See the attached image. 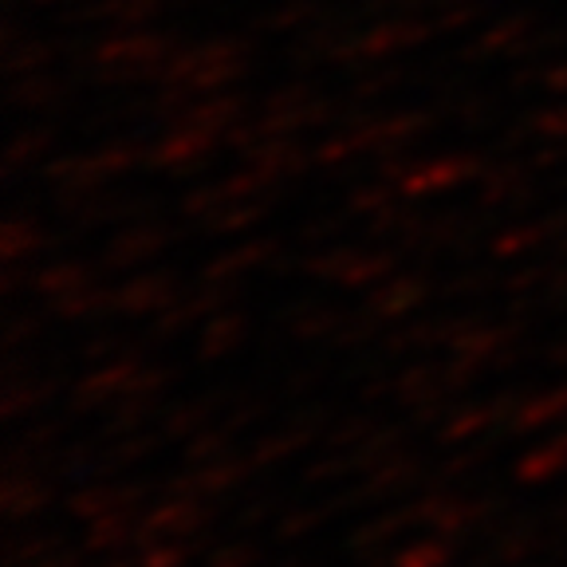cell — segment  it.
Returning <instances> with one entry per match:
<instances>
[{"instance_id":"1","label":"cell","mask_w":567,"mask_h":567,"mask_svg":"<svg viewBox=\"0 0 567 567\" xmlns=\"http://www.w3.org/2000/svg\"><path fill=\"white\" fill-rule=\"evenodd\" d=\"M209 520H213L209 496L169 493L151 513L138 516V540L151 544V540H166V536H194V532H202Z\"/></svg>"},{"instance_id":"17","label":"cell","mask_w":567,"mask_h":567,"mask_svg":"<svg viewBox=\"0 0 567 567\" xmlns=\"http://www.w3.org/2000/svg\"><path fill=\"white\" fill-rule=\"evenodd\" d=\"M343 505L347 501H336V508H343ZM336 508H296L292 516H284V520L276 524V536H280V540H300V536H308L311 528H323V524L336 516Z\"/></svg>"},{"instance_id":"2","label":"cell","mask_w":567,"mask_h":567,"mask_svg":"<svg viewBox=\"0 0 567 567\" xmlns=\"http://www.w3.org/2000/svg\"><path fill=\"white\" fill-rule=\"evenodd\" d=\"M417 524L434 528L437 536H465L485 516H493V501H461V496H425L414 505Z\"/></svg>"},{"instance_id":"8","label":"cell","mask_w":567,"mask_h":567,"mask_svg":"<svg viewBox=\"0 0 567 567\" xmlns=\"http://www.w3.org/2000/svg\"><path fill=\"white\" fill-rule=\"evenodd\" d=\"M308 442H316V425L296 422V425H288V430H280V434L260 437V442L248 450V457H252V465H257V470H272V465H280L284 457L300 453Z\"/></svg>"},{"instance_id":"25","label":"cell","mask_w":567,"mask_h":567,"mask_svg":"<svg viewBox=\"0 0 567 567\" xmlns=\"http://www.w3.org/2000/svg\"><path fill=\"white\" fill-rule=\"evenodd\" d=\"M371 434H374V417L354 414V417H347V422L339 425L336 434H331V445H339V450H343V445H354V450H359V445H363Z\"/></svg>"},{"instance_id":"14","label":"cell","mask_w":567,"mask_h":567,"mask_svg":"<svg viewBox=\"0 0 567 567\" xmlns=\"http://www.w3.org/2000/svg\"><path fill=\"white\" fill-rule=\"evenodd\" d=\"M233 434H237V425L225 422V425H205L202 434H194L186 442V461L189 465H205L213 457H225L233 445Z\"/></svg>"},{"instance_id":"26","label":"cell","mask_w":567,"mask_h":567,"mask_svg":"<svg viewBox=\"0 0 567 567\" xmlns=\"http://www.w3.org/2000/svg\"><path fill=\"white\" fill-rule=\"evenodd\" d=\"M481 461H485V450H465L461 457L445 461L442 473H445V477H461V470H477Z\"/></svg>"},{"instance_id":"29","label":"cell","mask_w":567,"mask_h":567,"mask_svg":"<svg viewBox=\"0 0 567 567\" xmlns=\"http://www.w3.org/2000/svg\"><path fill=\"white\" fill-rule=\"evenodd\" d=\"M95 567H138V564H131L126 556H118V551H111V556L103 559V564H95Z\"/></svg>"},{"instance_id":"22","label":"cell","mask_w":567,"mask_h":567,"mask_svg":"<svg viewBox=\"0 0 567 567\" xmlns=\"http://www.w3.org/2000/svg\"><path fill=\"white\" fill-rule=\"evenodd\" d=\"M154 410H146V402H123L118 410H111V417H106V437H126L134 434V430H142V425L151 422Z\"/></svg>"},{"instance_id":"27","label":"cell","mask_w":567,"mask_h":567,"mask_svg":"<svg viewBox=\"0 0 567 567\" xmlns=\"http://www.w3.org/2000/svg\"><path fill=\"white\" fill-rule=\"evenodd\" d=\"M265 516H268V505H265V501H257V508L248 505L245 513L237 516V524H240V528H248V524H260V520H265Z\"/></svg>"},{"instance_id":"30","label":"cell","mask_w":567,"mask_h":567,"mask_svg":"<svg viewBox=\"0 0 567 567\" xmlns=\"http://www.w3.org/2000/svg\"><path fill=\"white\" fill-rule=\"evenodd\" d=\"M276 567H303V564H276Z\"/></svg>"},{"instance_id":"23","label":"cell","mask_w":567,"mask_h":567,"mask_svg":"<svg viewBox=\"0 0 567 567\" xmlns=\"http://www.w3.org/2000/svg\"><path fill=\"white\" fill-rule=\"evenodd\" d=\"M257 564H260V548L248 540L221 544V548L209 551V567H257Z\"/></svg>"},{"instance_id":"16","label":"cell","mask_w":567,"mask_h":567,"mask_svg":"<svg viewBox=\"0 0 567 567\" xmlns=\"http://www.w3.org/2000/svg\"><path fill=\"white\" fill-rule=\"evenodd\" d=\"M450 544L437 540V532L430 536V540H414L406 544V548L394 551V559H390V567H445L450 564Z\"/></svg>"},{"instance_id":"3","label":"cell","mask_w":567,"mask_h":567,"mask_svg":"<svg viewBox=\"0 0 567 567\" xmlns=\"http://www.w3.org/2000/svg\"><path fill=\"white\" fill-rule=\"evenodd\" d=\"M252 470H257L252 457H229V453H225V457H213V461H205V465H194V473L177 477L174 485H169V493H194V496H209L213 501V496L237 488Z\"/></svg>"},{"instance_id":"10","label":"cell","mask_w":567,"mask_h":567,"mask_svg":"<svg viewBox=\"0 0 567 567\" xmlns=\"http://www.w3.org/2000/svg\"><path fill=\"white\" fill-rule=\"evenodd\" d=\"M564 470H567V434H559V437H551V442L528 450L520 461H516V481L536 485V481H548Z\"/></svg>"},{"instance_id":"6","label":"cell","mask_w":567,"mask_h":567,"mask_svg":"<svg viewBox=\"0 0 567 567\" xmlns=\"http://www.w3.org/2000/svg\"><path fill=\"white\" fill-rule=\"evenodd\" d=\"M0 505L9 520H28L48 505V485L32 470H4V488H0Z\"/></svg>"},{"instance_id":"18","label":"cell","mask_w":567,"mask_h":567,"mask_svg":"<svg viewBox=\"0 0 567 567\" xmlns=\"http://www.w3.org/2000/svg\"><path fill=\"white\" fill-rule=\"evenodd\" d=\"M162 437L166 434H142V430L126 434L123 442H115V450H111V470H123V465H134V461H146L154 450H162Z\"/></svg>"},{"instance_id":"28","label":"cell","mask_w":567,"mask_h":567,"mask_svg":"<svg viewBox=\"0 0 567 567\" xmlns=\"http://www.w3.org/2000/svg\"><path fill=\"white\" fill-rule=\"evenodd\" d=\"M35 567H80V559H75V556H60V551H55L52 559H44V564H35Z\"/></svg>"},{"instance_id":"13","label":"cell","mask_w":567,"mask_h":567,"mask_svg":"<svg viewBox=\"0 0 567 567\" xmlns=\"http://www.w3.org/2000/svg\"><path fill=\"white\" fill-rule=\"evenodd\" d=\"M559 417H567V386L564 390H551V394H544V399H532L524 410H516L513 434H532V430L559 422Z\"/></svg>"},{"instance_id":"4","label":"cell","mask_w":567,"mask_h":567,"mask_svg":"<svg viewBox=\"0 0 567 567\" xmlns=\"http://www.w3.org/2000/svg\"><path fill=\"white\" fill-rule=\"evenodd\" d=\"M417 477H422V461L402 450L382 461V465H374V470H367L363 488H359L351 501H386V496H399L402 488H410Z\"/></svg>"},{"instance_id":"21","label":"cell","mask_w":567,"mask_h":567,"mask_svg":"<svg viewBox=\"0 0 567 567\" xmlns=\"http://www.w3.org/2000/svg\"><path fill=\"white\" fill-rule=\"evenodd\" d=\"M118 390H134L131 371H111V374L91 379L87 386L80 390V406H99V402H106L111 394H118Z\"/></svg>"},{"instance_id":"12","label":"cell","mask_w":567,"mask_h":567,"mask_svg":"<svg viewBox=\"0 0 567 567\" xmlns=\"http://www.w3.org/2000/svg\"><path fill=\"white\" fill-rule=\"evenodd\" d=\"M508 410H496V406H470V410H453L450 422L437 430V442L445 445H461V442H473L477 434H485L488 425L496 417H505Z\"/></svg>"},{"instance_id":"9","label":"cell","mask_w":567,"mask_h":567,"mask_svg":"<svg viewBox=\"0 0 567 567\" xmlns=\"http://www.w3.org/2000/svg\"><path fill=\"white\" fill-rule=\"evenodd\" d=\"M414 524H417L414 508H402V513L379 516V520L363 524V528L354 532V536H351V551H354V556H371V551L386 548V544L394 540V536H406V532L414 528Z\"/></svg>"},{"instance_id":"20","label":"cell","mask_w":567,"mask_h":567,"mask_svg":"<svg viewBox=\"0 0 567 567\" xmlns=\"http://www.w3.org/2000/svg\"><path fill=\"white\" fill-rule=\"evenodd\" d=\"M213 422V410H205V406H177V410H169L166 414V422H162V434L166 437H194V434H202L205 425Z\"/></svg>"},{"instance_id":"19","label":"cell","mask_w":567,"mask_h":567,"mask_svg":"<svg viewBox=\"0 0 567 567\" xmlns=\"http://www.w3.org/2000/svg\"><path fill=\"white\" fill-rule=\"evenodd\" d=\"M189 544H182V536H166V540L142 544L138 567H186Z\"/></svg>"},{"instance_id":"7","label":"cell","mask_w":567,"mask_h":567,"mask_svg":"<svg viewBox=\"0 0 567 567\" xmlns=\"http://www.w3.org/2000/svg\"><path fill=\"white\" fill-rule=\"evenodd\" d=\"M131 540H138L134 508H115V513H103V516H95V520H87V551L91 556L123 551Z\"/></svg>"},{"instance_id":"11","label":"cell","mask_w":567,"mask_h":567,"mask_svg":"<svg viewBox=\"0 0 567 567\" xmlns=\"http://www.w3.org/2000/svg\"><path fill=\"white\" fill-rule=\"evenodd\" d=\"M540 548H544V536L536 532V524H520V528H505L496 536L488 559L496 567H516V564H528Z\"/></svg>"},{"instance_id":"15","label":"cell","mask_w":567,"mask_h":567,"mask_svg":"<svg viewBox=\"0 0 567 567\" xmlns=\"http://www.w3.org/2000/svg\"><path fill=\"white\" fill-rule=\"evenodd\" d=\"M55 551H60V540L48 536V532H35V536H12L4 564L9 567H35V564H44V559H52Z\"/></svg>"},{"instance_id":"24","label":"cell","mask_w":567,"mask_h":567,"mask_svg":"<svg viewBox=\"0 0 567 567\" xmlns=\"http://www.w3.org/2000/svg\"><path fill=\"white\" fill-rule=\"evenodd\" d=\"M351 470H359V465H354V457H343V453H331V457H323V461H316V465H308L303 481H308V485H323V481L347 477Z\"/></svg>"},{"instance_id":"5","label":"cell","mask_w":567,"mask_h":567,"mask_svg":"<svg viewBox=\"0 0 567 567\" xmlns=\"http://www.w3.org/2000/svg\"><path fill=\"white\" fill-rule=\"evenodd\" d=\"M146 496V485H91L68 496V513L75 520H95L115 508H134Z\"/></svg>"}]
</instances>
